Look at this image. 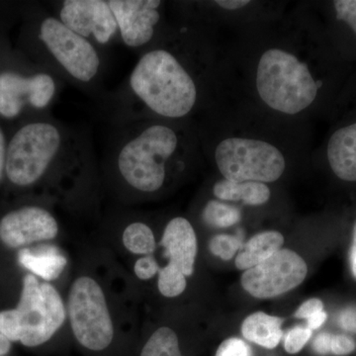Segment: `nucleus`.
I'll list each match as a JSON object with an SVG mask.
<instances>
[{"label":"nucleus","instance_id":"1a4fd4ad","mask_svg":"<svg viewBox=\"0 0 356 356\" xmlns=\"http://www.w3.org/2000/svg\"><path fill=\"white\" fill-rule=\"evenodd\" d=\"M67 309L72 332L81 346L95 351L108 348L113 339V324L104 293L95 280L84 276L74 281Z\"/></svg>","mask_w":356,"mask_h":356},{"label":"nucleus","instance_id":"a878e982","mask_svg":"<svg viewBox=\"0 0 356 356\" xmlns=\"http://www.w3.org/2000/svg\"><path fill=\"white\" fill-rule=\"evenodd\" d=\"M23 1L13 0H0V29L11 28L13 29L20 21L21 9Z\"/></svg>","mask_w":356,"mask_h":356},{"label":"nucleus","instance_id":"f257e3e1","mask_svg":"<svg viewBox=\"0 0 356 356\" xmlns=\"http://www.w3.org/2000/svg\"><path fill=\"white\" fill-rule=\"evenodd\" d=\"M138 57L128 76L95 100L96 116L112 126L146 119L180 121L191 114L199 86L184 56L159 40Z\"/></svg>","mask_w":356,"mask_h":356},{"label":"nucleus","instance_id":"5701e85b","mask_svg":"<svg viewBox=\"0 0 356 356\" xmlns=\"http://www.w3.org/2000/svg\"><path fill=\"white\" fill-rule=\"evenodd\" d=\"M158 287L168 298L179 296L186 288V276L170 267H163L159 269Z\"/></svg>","mask_w":356,"mask_h":356},{"label":"nucleus","instance_id":"ddd939ff","mask_svg":"<svg viewBox=\"0 0 356 356\" xmlns=\"http://www.w3.org/2000/svg\"><path fill=\"white\" fill-rule=\"evenodd\" d=\"M58 234L57 219L50 209L40 204H22L0 216V241L7 248L54 240Z\"/></svg>","mask_w":356,"mask_h":356},{"label":"nucleus","instance_id":"f3484780","mask_svg":"<svg viewBox=\"0 0 356 356\" xmlns=\"http://www.w3.org/2000/svg\"><path fill=\"white\" fill-rule=\"evenodd\" d=\"M283 318L257 312L248 316L242 325L243 337L262 348L273 350L283 337Z\"/></svg>","mask_w":356,"mask_h":356},{"label":"nucleus","instance_id":"b1692460","mask_svg":"<svg viewBox=\"0 0 356 356\" xmlns=\"http://www.w3.org/2000/svg\"><path fill=\"white\" fill-rule=\"evenodd\" d=\"M242 248V243L238 238L229 235H217L211 238L209 248L213 254L222 261H229Z\"/></svg>","mask_w":356,"mask_h":356},{"label":"nucleus","instance_id":"473e14b6","mask_svg":"<svg viewBox=\"0 0 356 356\" xmlns=\"http://www.w3.org/2000/svg\"><path fill=\"white\" fill-rule=\"evenodd\" d=\"M332 334L322 332L313 341V350L320 355H331Z\"/></svg>","mask_w":356,"mask_h":356},{"label":"nucleus","instance_id":"c85d7f7f","mask_svg":"<svg viewBox=\"0 0 356 356\" xmlns=\"http://www.w3.org/2000/svg\"><path fill=\"white\" fill-rule=\"evenodd\" d=\"M356 343L353 337L346 334H332L331 339V355L346 356L355 350Z\"/></svg>","mask_w":356,"mask_h":356},{"label":"nucleus","instance_id":"cd10ccee","mask_svg":"<svg viewBox=\"0 0 356 356\" xmlns=\"http://www.w3.org/2000/svg\"><path fill=\"white\" fill-rule=\"evenodd\" d=\"M334 7L337 19L346 22L356 34V0H337Z\"/></svg>","mask_w":356,"mask_h":356},{"label":"nucleus","instance_id":"aec40b11","mask_svg":"<svg viewBox=\"0 0 356 356\" xmlns=\"http://www.w3.org/2000/svg\"><path fill=\"white\" fill-rule=\"evenodd\" d=\"M123 243L135 254H152L156 248V238L151 227L143 222H133L123 232Z\"/></svg>","mask_w":356,"mask_h":356},{"label":"nucleus","instance_id":"6e6552de","mask_svg":"<svg viewBox=\"0 0 356 356\" xmlns=\"http://www.w3.org/2000/svg\"><path fill=\"white\" fill-rule=\"evenodd\" d=\"M214 156L225 179L235 182H274L280 179L286 166L284 156L277 147L248 138L222 140Z\"/></svg>","mask_w":356,"mask_h":356},{"label":"nucleus","instance_id":"f03ea898","mask_svg":"<svg viewBox=\"0 0 356 356\" xmlns=\"http://www.w3.org/2000/svg\"><path fill=\"white\" fill-rule=\"evenodd\" d=\"M92 134L53 114L35 117L8 131L6 179L15 189H30L64 179L84 181L96 172Z\"/></svg>","mask_w":356,"mask_h":356},{"label":"nucleus","instance_id":"72a5a7b5","mask_svg":"<svg viewBox=\"0 0 356 356\" xmlns=\"http://www.w3.org/2000/svg\"><path fill=\"white\" fill-rule=\"evenodd\" d=\"M341 327L346 331L356 332V310L355 309H348L341 313L339 318Z\"/></svg>","mask_w":356,"mask_h":356},{"label":"nucleus","instance_id":"dca6fc26","mask_svg":"<svg viewBox=\"0 0 356 356\" xmlns=\"http://www.w3.org/2000/svg\"><path fill=\"white\" fill-rule=\"evenodd\" d=\"M21 266L46 282L57 280L67 266V259L53 245L24 248L18 254Z\"/></svg>","mask_w":356,"mask_h":356},{"label":"nucleus","instance_id":"f704fd0d","mask_svg":"<svg viewBox=\"0 0 356 356\" xmlns=\"http://www.w3.org/2000/svg\"><path fill=\"white\" fill-rule=\"evenodd\" d=\"M214 3L226 10H238V9L247 6L250 1L248 0H217Z\"/></svg>","mask_w":356,"mask_h":356},{"label":"nucleus","instance_id":"2f4dec72","mask_svg":"<svg viewBox=\"0 0 356 356\" xmlns=\"http://www.w3.org/2000/svg\"><path fill=\"white\" fill-rule=\"evenodd\" d=\"M7 144H8V132L0 123V185L6 179Z\"/></svg>","mask_w":356,"mask_h":356},{"label":"nucleus","instance_id":"4be33fe9","mask_svg":"<svg viewBox=\"0 0 356 356\" xmlns=\"http://www.w3.org/2000/svg\"><path fill=\"white\" fill-rule=\"evenodd\" d=\"M202 218L211 227L228 228L241 221V211L221 201L211 200L204 207Z\"/></svg>","mask_w":356,"mask_h":356},{"label":"nucleus","instance_id":"423d86ee","mask_svg":"<svg viewBox=\"0 0 356 356\" xmlns=\"http://www.w3.org/2000/svg\"><path fill=\"white\" fill-rule=\"evenodd\" d=\"M65 320V306L57 289L30 273L23 280L17 307L0 312V332L10 341L34 348L51 339Z\"/></svg>","mask_w":356,"mask_h":356},{"label":"nucleus","instance_id":"6ab92c4d","mask_svg":"<svg viewBox=\"0 0 356 356\" xmlns=\"http://www.w3.org/2000/svg\"><path fill=\"white\" fill-rule=\"evenodd\" d=\"M213 192L220 200L242 201L250 206L262 205L270 199V189L261 182L220 180L213 187Z\"/></svg>","mask_w":356,"mask_h":356},{"label":"nucleus","instance_id":"e433bc0d","mask_svg":"<svg viewBox=\"0 0 356 356\" xmlns=\"http://www.w3.org/2000/svg\"><path fill=\"white\" fill-rule=\"evenodd\" d=\"M350 261L351 271H353V276L356 278V224L355 231H353V245H351L350 252Z\"/></svg>","mask_w":356,"mask_h":356},{"label":"nucleus","instance_id":"7c9ffc66","mask_svg":"<svg viewBox=\"0 0 356 356\" xmlns=\"http://www.w3.org/2000/svg\"><path fill=\"white\" fill-rule=\"evenodd\" d=\"M322 311H324V304H323V302L318 298H312L308 300V301L304 302L299 307L294 316L295 318H306V320H308L312 316Z\"/></svg>","mask_w":356,"mask_h":356},{"label":"nucleus","instance_id":"20e7f679","mask_svg":"<svg viewBox=\"0 0 356 356\" xmlns=\"http://www.w3.org/2000/svg\"><path fill=\"white\" fill-rule=\"evenodd\" d=\"M15 44L63 83L96 100L104 92L106 51L70 30L39 1H23Z\"/></svg>","mask_w":356,"mask_h":356},{"label":"nucleus","instance_id":"393cba45","mask_svg":"<svg viewBox=\"0 0 356 356\" xmlns=\"http://www.w3.org/2000/svg\"><path fill=\"white\" fill-rule=\"evenodd\" d=\"M312 337V330L303 325H296L287 332L284 337V350L290 355L298 353Z\"/></svg>","mask_w":356,"mask_h":356},{"label":"nucleus","instance_id":"c9c22d12","mask_svg":"<svg viewBox=\"0 0 356 356\" xmlns=\"http://www.w3.org/2000/svg\"><path fill=\"white\" fill-rule=\"evenodd\" d=\"M327 318V314L325 313V311L318 312V313L315 314V315L312 316V317L307 320L308 321V325H307V327L312 330V331H313V330H317L318 327H321L324 325Z\"/></svg>","mask_w":356,"mask_h":356},{"label":"nucleus","instance_id":"4c0bfd02","mask_svg":"<svg viewBox=\"0 0 356 356\" xmlns=\"http://www.w3.org/2000/svg\"><path fill=\"white\" fill-rule=\"evenodd\" d=\"M11 348V343L4 334L0 332V356L6 355Z\"/></svg>","mask_w":356,"mask_h":356},{"label":"nucleus","instance_id":"39448f33","mask_svg":"<svg viewBox=\"0 0 356 356\" xmlns=\"http://www.w3.org/2000/svg\"><path fill=\"white\" fill-rule=\"evenodd\" d=\"M11 30L0 29V123L7 132L22 122L51 114L65 86L16 48Z\"/></svg>","mask_w":356,"mask_h":356},{"label":"nucleus","instance_id":"9b49d317","mask_svg":"<svg viewBox=\"0 0 356 356\" xmlns=\"http://www.w3.org/2000/svg\"><path fill=\"white\" fill-rule=\"evenodd\" d=\"M307 273L308 267L298 254L281 248L259 266L245 270L241 282L255 298H274L299 286Z\"/></svg>","mask_w":356,"mask_h":356},{"label":"nucleus","instance_id":"bb28decb","mask_svg":"<svg viewBox=\"0 0 356 356\" xmlns=\"http://www.w3.org/2000/svg\"><path fill=\"white\" fill-rule=\"evenodd\" d=\"M215 356H252V350L243 339L231 337L220 344Z\"/></svg>","mask_w":356,"mask_h":356},{"label":"nucleus","instance_id":"412c9836","mask_svg":"<svg viewBox=\"0 0 356 356\" xmlns=\"http://www.w3.org/2000/svg\"><path fill=\"white\" fill-rule=\"evenodd\" d=\"M140 356H181L177 334L170 327H161L145 344Z\"/></svg>","mask_w":356,"mask_h":356},{"label":"nucleus","instance_id":"7ed1b4c3","mask_svg":"<svg viewBox=\"0 0 356 356\" xmlns=\"http://www.w3.org/2000/svg\"><path fill=\"white\" fill-rule=\"evenodd\" d=\"M175 122L146 119L108 126L102 154L107 175L134 193L161 191L170 168H184L191 153L185 129Z\"/></svg>","mask_w":356,"mask_h":356},{"label":"nucleus","instance_id":"0eeeda50","mask_svg":"<svg viewBox=\"0 0 356 356\" xmlns=\"http://www.w3.org/2000/svg\"><path fill=\"white\" fill-rule=\"evenodd\" d=\"M257 88L267 106L280 113L295 115L315 102L318 86L298 58L280 49H270L257 65Z\"/></svg>","mask_w":356,"mask_h":356},{"label":"nucleus","instance_id":"c756f323","mask_svg":"<svg viewBox=\"0 0 356 356\" xmlns=\"http://www.w3.org/2000/svg\"><path fill=\"white\" fill-rule=\"evenodd\" d=\"M158 262L152 255H146L137 261L134 267L136 275L142 280H149L153 278L159 271Z\"/></svg>","mask_w":356,"mask_h":356},{"label":"nucleus","instance_id":"f8f14e48","mask_svg":"<svg viewBox=\"0 0 356 356\" xmlns=\"http://www.w3.org/2000/svg\"><path fill=\"white\" fill-rule=\"evenodd\" d=\"M163 3L161 0H109L120 44L139 56L156 43Z\"/></svg>","mask_w":356,"mask_h":356},{"label":"nucleus","instance_id":"2eb2a0df","mask_svg":"<svg viewBox=\"0 0 356 356\" xmlns=\"http://www.w3.org/2000/svg\"><path fill=\"white\" fill-rule=\"evenodd\" d=\"M327 154L330 166L339 179L356 181V123L332 134Z\"/></svg>","mask_w":356,"mask_h":356},{"label":"nucleus","instance_id":"a211bd4d","mask_svg":"<svg viewBox=\"0 0 356 356\" xmlns=\"http://www.w3.org/2000/svg\"><path fill=\"white\" fill-rule=\"evenodd\" d=\"M284 238L282 234L276 231L262 232L252 236L242 252L236 257V266L240 270H248L273 257L281 250Z\"/></svg>","mask_w":356,"mask_h":356},{"label":"nucleus","instance_id":"9d476101","mask_svg":"<svg viewBox=\"0 0 356 356\" xmlns=\"http://www.w3.org/2000/svg\"><path fill=\"white\" fill-rule=\"evenodd\" d=\"M44 6L70 30L102 50L120 44L109 0H57Z\"/></svg>","mask_w":356,"mask_h":356},{"label":"nucleus","instance_id":"4468645a","mask_svg":"<svg viewBox=\"0 0 356 356\" xmlns=\"http://www.w3.org/2000/svg\"><path fill=\"white\" fill-rule=\"evenodd\" d=\"M165 248V257L170 259L168 266L185 276L193 274L197 255V238L188 220L175 217L166 225L161 241Z\"/></svg>","mask_w":356,"mask_h":356}]
</instances>
